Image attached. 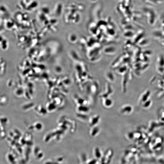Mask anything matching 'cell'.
<instances>
[{"label":"cell","instance_id":"obj_3","mask_svg":"<svg viewBox=\"0 0 164 164\" xmlns=\"http://www.w3.org/2000/svg\"><path fill=\"white\" fill-rule=\"evenodd\" d=\"M75 97L76 101L78 106L81 105H87L88 101L78 96H76Z\"/></svg>","mask_w":164,"mask_h":164},{"label":"cell","instance_id":"obj_1","mask_svg":"<svg viewBox=\"0 0 164 164\" xmlns=\"http://www.w3.org/2000/svg\"><path fill=\"white\" fill-rule=\"evenodd\" d=\"M100 117L99 115H95L90 118L89 121V125L90 127H93L97 126L99 122Z\"/></svg>","mask_w":164,"mask_h":164},{"label":"cell","instance_id":"obj_4","mask_svg":"<svg viewBox=\"0 0 164 164\" xmlns=\"http://www.w3.org/2000/svg\"><path fill=\"white\" fill-rule=\"evenodd\" d=\"M79 112L82 114H86L89 111V107L86 105H81L78 106L77 108Z\"/></svg>","mask_w":164,"mask_h":164},{"label":"cell","instance_id":"obj_2","mask_svg":"<svg viewBox=\"0 0 164 164\" xmlns=\"http://www.w3.org/2000/svg\"><path fill=\"white\" fill-rule=\"evenodd\" d=\"M132 110L133 108L132 106L127 105H124L122 107L120 112L122 114L128 115L132 112Z\"/></svg>","mask_w":164,"mask_h":164},{"label":"cell","instance_id":"obj_6","mask_svg":"<svg viewBox=\"0 0 164 164\" xmlns=\"http://www.w3.org/2000/svg\"><path fill=\"white\" fill-rule=\"evenodd\" d=\"M92 128L90 131L91 136L94 137L97 135L100 132V128L97 126L92 127Z\"/></svg>","mask_w":164,"mask_h":164},{"label":"cell","instance_id":"obj_5","mask_svg":"<svg viewBox=\"0 0 164 164\" xmlns=\"http://www.w3.org/2000/svg\"><path fill=\"white\" fill-rule=\"evenodd\" d=\"M103 104L104 106L106 108H110L113 104L112 100L109 98H103Z\"/></svg>","mask_w":164,"mask_h":164}]
</instances>
